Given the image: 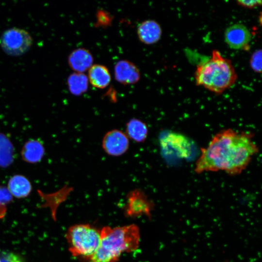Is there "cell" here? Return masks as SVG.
<instances>
[{
	"label": "cell",
	"mask_w": 262,
	"mask_h": 262,
	"mask_svg": "<svg viewBox=\"0 0 262 262\" xmlns=\"http://www.w3.org/2000/svg\"><path fill=\"white\" fill-rule=\"evenodd\" d=\"M258 152L251 132L225 129L201 149L194 171L197 174L222 171L230 175H239Z\"/></svg>",
	"instance_id": "1"
},
{
	"label": "cell",
	"mask_w": 262,
	"mask_h": 262,
	"mask_svg": "<svg viewBox=\"0 0 262 262\" xmlns=\"http://www.w3.org/2000/svg\"><path fill=\"white\" fill-rule=\"evenodd\" d=\"M139 240V229L135 225L104 227L100 231L99 246L89 262H115L123 253L136 250Z\"/></svg>",
	"instance_id": "2"
},
{
	"label": "cell",
	"mask_w": 262,
	"mask_h": 262,
	"mask_svg": "<svg viewBox=\"0 0 262 262\" xmlns=\"http://www.w3.org/2000/svg\"><path fill=\"white\" fill-rule=\"evenodd\" d=\"M195 79L196 85L220 95L234 85L237 75L230 60L214 49L209 59L197 65Z\"/></svg>",
	"instance_id": "3"
},
{
	"label": "cell",
	"mask_w": 262,
	"mask_h": 262,
	"mask_svg": "<svg viewBox=\"0 0 262 262\" xmlns=\"http://www.w3.org/2000/svg\"><path fill=\"white\" fill-rule=\"evenodd\" d=\"M66 237L73 256L89 260L100 244V231L88 224H78L68 229Z\"/></svg>",
	"instance_id": "4"
},
{
	"label": "cell",
	"mask_w": 262,
	"mask_h": 262,
	"mask_svg": "<svg viewBox=\"0 0 262 262\" xmlns=\"http://www.w3.org/2000/svg\"><path fill=\"white\" fill-rule=\"evenodd\" d=\"M30 34L26 30L16 27L5 31L0 38L3 51L12 56H19L26 52L33 44Z\"/></svg>",
	"instance_id": "5"
},
{
	"label": "cell",
	"mask_w": 262,
	"mask_h": 262,
	"mask_svg": "<svg viewBox=\"0 0 262 262\" xmlns=\"http://www.w3.org/2000/svg\"><path fill=\"white\" fill-rule=\"evenodd\" d=\"M160 145L164 152L175 154L181 158H187L192 153V144L183 135L174 132L166 133L160 139Z\"/></svg>",
	"instance_id": "6"
},
{
	"label": "cell",
	"mask_w": 262,
	"mask_h": 262,
	"mask_svg": "<svg viewBox=\"0 0 262 262\" xmlns=\"http://www.w3.org/2000/svg\"><path fill=\"white\" fill-rule=\"evenodd\" d=\"M101 145L103 150L107 155L119 157L128 151L130 139L124 132L120 130L113 129L104 134Z\"/></svg>",
	"instance_id": "7"
},
{
	"label": "cell",
	"mask_w": 262,
	"mask_h": 262,
	"mask_svg": "<svg viewBox=\"0 0 262 262\" xmlns=\"http://www.w3.org/2000/svg\"><path fill=\"white\" fill-rule=\"evenodd\" d=\"M251 34L245 25L232 24L225 31L224 38L227 45L232 49L248 50L250 49Z\"/></svg>",
	"instance_id": "8"
},
{
	"label": "cell",
	"mask_w": 262,
	"mask_h": 262,
	"mask_svg": "<svg viewBox=\"0 0 262 262\" xmlns=\"http://www.w3.org/2000/svg\"><path fill=\"white\" fill-rule=\"evenodd\" d=\"M127 197L126 211L128 213H150L153 203L148 199L141 189H135L130 191Z\"/></svg>",
	"instance_id": "9"
},
{
	"label": "cell",
	"mask_w": 262,
	"mask_h": 262,
	"mask_svg": "<svg viewBox=\"0 0 262 262\" xmlns=\"http://www.w3.org/2000/svg\"><path fill=\"white\" fill-rule=\"evenodd\" d=\"M116 80L123 84H131L140 79V73L137 67L132 62L123 60L117 62L114 67Z\"/></svg>",
	"instance_id": "10"
},
{
	"label": "cell",
	"mask_w": 262,
	"mask_h": 262,
	"mask_svg": "<svg viewBox=\"0 0 262 262\" xmlns=\"http://www.w3.org/2000/svg\"><path fill=\"white\" fill-rule=\"evenodd\" d=\"M138 37L143 43L151 45L157 42L161 38L162 30L155 20L148 19L143 21L137 27Z\"/></svg>",
	"instance_id": "11"
},
{
	"label": "cell",
	"mask_w": 262,
	"mask_h": 262,
	"mask_svg": "<svg viewBox=\"0 0 262 262\" xmlns=\"http://www.w3.org/2000/svg\"><path fill=\"white\" fill-rule=\"evenodd\" d=\"M93 57L91 52L84 48H78L72 51L68 57V63L71 68L77 73L86 71L92 66Z\"/></svg>",
	"instance_id": "12"
},
{
	"label": "cell",
	"mask_w": 262,
	"mask_h": 262,
	"mask_svg": "<svg viewBox=\"0 0 262 262\" xmlns=\"http://www.w3.org/2000/svg\"><path fill=\"white\" fill-rule=\"evenodd\" d=\"M126 134L136 143H144L147 139L148 129L145 122L136 118L130 119L126 124Z\"/></svg>",
	"instance_id": "13"
},
{
	"label": "cell",
	"mask_w": 262,
	"mask_h": 262,
	"mask_svg": "<svg viewBox=\"0 0 262 262\" xmlns=\"http://www.w3.org/2000/svg\"><path fill=\"white\" fill-rule=\"evenodd\" d=\"M88 81L95 87L103 89L106 87L111 80L108 68L104 66L96 64L88 70Z\"/></svg>",
	"instance_id": "14"
},
{
	"label": "cell",
	"mask_w": 262,
	"mask_h": 262,
	"mask_svg": "<svg viewBox=\"0 0 262 262\" xmlns=\"http://www.w3.org/2000/svg\"><path fill=\"white\" fill-rule=\"evenodd\" d=\"M7 188L11 195L15 197L23 198L26 197L30 193L32 185L25 177L16 175L10 179Z\"/></svg>",
	"instance_id": "15"
},
{
	"label": "cell",
	"mask_w": 262,
	"mask_h": 262,
	"mask_svg": "<svg viewBox=\"0 0 262 262\" xmlns=\"http://www.w3.org/2000/svg\"><path fill=\"white\" fill-rule=\"evenodd\" d=\"M44 152V148L40 141L31 140L24 145L21 150V156L26 162L36 163L41 160Z\"/></svg>",
	"instance_id": "16"
},
{
	"label": "cell",
	"mask_w": 262,
	"mask_h": 262,
	"mask_svg": "<svg viewBox=\"0 0 262 262\" xmlns=\"http://www.w3.org/2000/svg\"><path fill=\"white\" fill-rule=\"evenodd\" d=\"M67 85L70 93L75 96H80L88 89V79L82 73L75 72L67 78Z\"/></svg>",
	"instance_id": "17"
},
{
	"label": "cell",
	"mask_w": 262,
	"mask_h": 262,
	"mask_svg": "<svg viewBox=\"0 0 262 262\" xmlns=\"http://www.w3.org/2000/svg\"><path fill=\"white\" fill-rule=\"evenodd\" d=\"M13 160V147L9 139L0 133V166H7Z\"/></svg>",
	"instance_id": "18"
},
{
	"label": "cell",
	"mask_w": 262,
	"mask_h": 262,
	"mask_svg": "<svg viewBox=\"0 0 262 262\" xmlns=\"http://www.w3.org/2000/svg\"><path fill=\"white\" fill-rule=\"evenodd\" d=\"M262 49L255 50L250 59V66L251 69L256 73H261L262 71Z\"/></svg>",
	"instance_id": "19"
},
{
	"label": "cell",
	"mask_w": 262,
	"mask_h": 262,
	"mask_svg": "<svg viewBox=\"0 0 262 262\" xmlns=\"http://www.w3.org/2000/svg\"><path fill=\"white\" fill-rule=\"evenodd\" d=\"M0 262H22L21 258L13 252H3L0 256Z\"/></svg>",
	"instance_id": "20"
},
{
	"label": "cell",
	"mask_w": 262,
	"mask_h": 262,
	"mask_svg": "<svg viewBox=\"0 0 262 262\" xmlns=\"http://www.w3.org/2000/svg\"><path fill=\"white\" fill-rule=\"evenodd\" d=\"M12 195L8 188L0 186V205L5 206L12 199Z\"/></svg>",
	"instance_id": "21"
},
{
	"label": "cell",
	"mask_w": 262,
	"mask_h": 262,
	"mask_svg": "<svg viewBox=\"0 0 262 262\" xmlns=\"http://www.w3.org/2000/svg\"><path fill=\"white\" fill-rule=\"evenodd\" d=\"M237 3L238 5L247 8H253L262 4V0H237Z\"/></svg>",
	"instance_id": "22"
},
{
	"label": "cell",
	"mask_w": 262,
	"mask_h": 262,
	"mask_svg": "<svg viewBox=\"0 0 262 262\" xmlns=\"http://www.w3.org/2000/svg\"><path fill=\"white\" fill-rule=\"evenodd\" d=\"M6 212L5 206L0 205V217H2Z\"/></svg>",
	"instance_id": "23"
},
{
	"label": "cell",
	"mask_w": 262,
	"mask_h": 262,
	"mask_svg": "<svg viewBox=\"0 0 262 262\" xmlns=\"http://www.w3.org/2000/svg\"></svg>",
	"instance_id": "24"
}]
</instances>
